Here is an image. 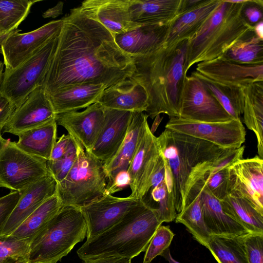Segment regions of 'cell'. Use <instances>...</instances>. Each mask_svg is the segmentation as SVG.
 Here are the masks:
<instances>
[{"mask_svg":"<svg viewBox=\"0 0 263 263\" xmlns=\"http://www.w3.org/2000/svg\"><path fill=\"white\" fill-rule=\"evenodd\" d=\"M220 0H202L179 14L168 25L164 47L176 46L192 38L213 14Z\"/></svg>","mask_w":263,"mask_h":263,"instance_id":"24","label":"cell"},{"mask_svg":"<svg viewBox=\"0 0 263 263\" xmlns=\"http://www.w3.org/2000/svg\"><path fill=\"white\" fill-rule=\"evenodd\" d=\"M72 137L69 134H63L59 137L53 147L51 157L48 161H55L62 157L67 152Z\"/></svg>","mask_w":263,"mask_h":263,"instance_id":"48","label":"cell"},{"mask_svg":"<svg viewBox=\"0 0 263 263\" xmlns=\"http://www.w3.org/2000/svg\"><path fill=\"white\" fill-rule=\"evenodd\" d=\"M175 220L176 223L183 224L194 238L206 248L211 236L204 222L202 203L198 193L189 197L185 208L177 215Z\"/></svg>","mask_w":263,"mask_h":263,"instance_id":"36","label":"cell"},{"mask_svg":"<svg viewBox=\"0 0 263 263\" xmlns=\"http://www.w3.org/2000/svg\"><path fill=\"white\" fill-rule=\"evenodd\" d=\"M157 139L172 173L174 206L178 214L184 209L191 190L229 149L166 128Z\"/></svg>","mask_w":263,"mask_h":263,"instance_id":"3","label":"cell"},{"mask_svg":"<svg viewBox=\"0 0 263 263\" xmlns=\"http://www.w3.org/2000/svg\"><path fill=\"white\" fill-rule=\"evenodd\" d=\"M253 31L256 35L263 40V21H260L253 26Z\"/></svg>","mask_w":263,"mask_h":263,"instance_id":"51","label":"cell"},{"mask_svg":"<svg viewBox=\"0 0 263 263\" xmlns=\"http://www.w3.org/2000/svg\"><path fill=\"white\" fill-rule=\"evenodd\" d=\"M220 2L199 31L186 42L184 71L196 63L216 59L253 30L242 14L245 3Z\"/></svg>","mask_w":263,"mask_h":263,"instance_id":"5","label":"cell"},{"mask_svg":"<svg viewBox=\"0 0 263 263\" xmlns=\"http://www.w3.org/2000/svg\"><path fill=\"white\" fill-rule=\"evenodd\" d=\"M130 0H87L81 9L97 20L114 35L122 34L139 26L141 23L132 21L129 13Z\"/></svg>","mask_w":263,"mask_h":263,"instance_id":"21","label":"cell"},{"mask_svg":"<svg viewBox=\"0 0 263 263\" xmlns=\"http://www.w3.org/2000/svg\"><path fill=\"white\" fill-rule=\"evenodd\" d=\"M130 183V177L127 170H122L118 172L113 177L112 180L107 183L106 193L114 194L121 191Z\"/></svg>","mask_w":263,"mask_h":263,"instance_id":"46","label":"cell"},{"mask_svg":"<svg viewBox=\"0 0 263 263\" xmlns=\"http://www.w3.org/2000/svg\"><path fill=\"white\" fill-rule=\"evenodd\" d=\"M4 138L2 137V134H1V131H0V146L2 143V141L3 140Z\"/></svg>","mask_w":263,"mask_h":263,"instance_id":"55","label":"cell"},{"mask_svg":"<svg viewBox=\"0 0 263 263\" xmlns=\"http://www.w3.org/2000/svg\"><path fill=\"white\" fill-rule=\"evenodd\" d=\"M242 14L247 22L252 26L260 21H262L263 1L247 0L242 9Z\"/></svg>","mask_w":263,"mask_h":263,"instance_id":"45","label":"cell"},{"mask_svg":"<svg viewBox=\"0 0 263 263\" xmlns=\"http://www.w3.org/2000/svg\"><path fill=\"white\" fill-rule=\"evenodd\" d=\"M220 57L239 64H263V40L258 38L253 30H251L234 43Z\"/></svg>","mask_w":263,"mask_h":263,"instance_id":"35","label":"cell"},{"mask_svg":"<svg viewBox=\"0 0 263 263\" xmlns=\"http://www.w3.org/2000/svg\"><path fill=\"white\" fill-rule=\"evenodd\" d=\"M198 193L202 203V215L211 236L243 237L250 233L223 210L220 201L205 187L204 179L190 192L187 198Z\"/></svg>","mask_w":263,"mask_h":263,"instance_id":"18","label":"cell"},{"mask_svg":"<svg viewBox=\"0 0 263 263\" xmlns=\"http://www.w3.org/2000/svg\"><path fill=\"white\" fill-rule=\"evenodd\" d=\"M55 116L48 95L40 86L33 90L15 109L4 127L3 132L17 136L55 119Z\"/></svg>","mask_w":263,"mask_h":263,"instance_id":"17","label":"cell"},{"mask_svg":"<svg viewBox=\"0 0 263 263\" xmlns=\"http://www.w3.org/2000/svg\"><path fill=\"white\" fill-rule=\"evenodd\" d=\"M31 242L0 234V263H29Z\"/></svg>","mask_w":263,"mask_h":263,"instance_id":"39","label":"cell"},{"mask_svg":"<svg viewBox=\"0 0 263 263\" xmlns=\"http://www.w3.org/2000/svg\"><path fill=\"white\" fill-rule=\"evenodd\" d=\"M165 128L206 141L224 149L241 147L246 135L240 119L208 123L172 117L166 123Z\"/></svg>","mask_w":263,"mask_h":263,"instance_id":"10","label":"cell"},{"mask_svg":"<svg viewBox=\"0 0 263 263\" xmlns=\"http://www.w3.org/2000/svg\"><path fill=\"white\" fill-rule=\"evenodd\" d=\"M161 256H163L168 263H180L173 258L169 248L166 249Z\"/></svg>","mask_w":263,"mask_h":263,"instance_id":"52","label":"cell"},{"mask_svg":"<svg viewBox=\"0 0 263 263\" xmlns=\"http://www.w3.org/2000/svg\"><path fill=\"white\" fill-rule=\"evenodd\" d=\"M98 102L105 108L143 112L148 106V97L141 84L128 78L105 89Z\"/></svg>","mask_w":263,"mask_h":263,"instance_id":"25","label":"cell"},{"mask_svg":"<svg viewBox=\"0 0 263 263\" xmlns=\"http://www.w3.org/2000/svg\"><path fill=\"white\" fill-rule=\"evenodd\" d=\"M64 3L62 2H59L54 7L49 8L45 11L42 16L44 18H55L63 14V8Z\"/></svg>","mask_w":263,"mask_h":263,"instance_id":"50","label":"cell"},{"mask_svg":"<svg viewBox=\"0 0 263 263\" xmlns=\"http://www.w3.org/2000/svg\"><path fill=\"white\" fill-rule=\"evenodd\" d=\"M16 146L31 155L49 160L57 141V124L53 119L19 134Z\"/></svg>","mask_w":263,"mask_h":263,"instance_id":"30","label":"cell"},{"mask_svg":"<svg viewBox=\"0 0 263 263\" xmlns=\"http://www.w3.org/2000/svg\"><path fill=\"white\" fill-rule=\"evenodd\" d=\"M243 90V122L255 134L258 156L263 159V81L250 84Z\"/></svg>","mask_w":263,"mask_h":263,"instance_id":"31","label":"cell"},{"mask_svg":"<svg viewBox=\"0 0 263 263\" xmlns=\"http://www.w3.org/2000/svg\"><path fill=\"white\" fill-rule=\"evenodd\" d=\"M105 108L97 102L82 111H70L56 114L57 125L64 127L68 134L89 152L102 127Z\"/></svg>","mask_w":263,"mask_h":263,"instance_id":"16","label":"cell"},{"mask_svg":"<svg viewBox=\"0 0 263 263\" xmlns=\"http://www.w3.org/2000/svg\"><path fill=\"white\" fill-rule=\"evenodd\" d=\"M210 172H209L204 177L205 187L214 196L221 200L229 193L228 167L212 174H211Z\"/></svg>","mask_w":263,"mask_h":263,"instance_id":"42","label":"cell"},{"mask_svg":"<svg viewBox=\"0 0 263 263\" xmlns=\"http://www.w3.org/2000/svg\"><path fill=\"white\" fill-rule=\"evenodd\" d=\"M186 42L170 47L164 46L148 55L131 57L135 70L130 78L141 84L148 95L145 111L148 117L154 119L161 114L170 118L179 116L187 76Z\"/></svg>","mask_w":263,"mask_h":263,"instance_id":"2","label":"cell"},{"mask_svg":"<svg viewBox=\"0 0 263 263\" xmlns=\"http://www.w3.org/2000/svg\"><path fill=\"white\" fill-rule=\"evenodd\" d=\"M59 35L14 69L4 70L0 92L18 108L35 88L42 86L57 47Z\"/></svg>","mask_w":263,"mask_h":263,"instance_id":"8","label":"cell"},{"mask_svg":"<svg viewBox=\"0 0 263 263\" xmlns=\"http://www.w3.org/2000/svg\"><path fill=\"white\" fill-rule=\"evenodd\" d=\"M62 19L51 21L28 32L16 30L0 44L5 68L14 69L33 55L53 37L59 35Z\"/></svg>","mask_w":263,"mask_h":263,"instance_id":"12","label":"cell"},{"mask_svg":"<svg viewBox=\"0 0 263 263\" xmlns=\"http://www.w3.org/2000/svg\"><path fill=\"white\" fill-rule=\"evenodd\" d=\"M242 241L249 263H263V234L250 233Z\"/></svg>","mask_w":263,"mask_h":263,"instance_id":"43","label":"cell"},{"mask_svg":"<svg viewBox=\"0 0 263 263\" xmlns=\"http://www.w3.org/2000/svg\"><path fill=\"white\" fill-rule=\"evenodd\" d=\"M200 122H221L233 119L212 96L202 81L194 75L186 76L179 116Z\"/></svg>","mask_w":263,"mask_h":263,"instance_id":"11","label":"cell"},{"mask_svg":"<svg viewBox=\"0 0 263 263\" xmlns=\"http://www.w3.org/2000/svg\"><path fill=\"white\" fill-rule=\"evenodd\" d=\"M50 173L47 161L4 139L0 146V187L21 192Z\"/></svg>","mask_w":263,"mask_h":263,"instance_id":"9","label":"cell"},{"mask_svg":"<svg viewBox=\"0 0 263 263\" xmlns=\"http://www.w3.org/2000/svg\"><path fill=\"white\" fill-rule=\"evenodd\" d=\"M4 64L3 62L0 61V85L2 80L3 74L4 70Z\"/></svg>","mask_w":263,"mask_h":263,"instance_id":"53","label":"cell"},{"mask_svg":"<svg viewBox=\"0 0 263 263\" xmlns=\"http://www.w3.org/2000/svg\"><path fill=\"white\" fill-rule=\"evenodd\" d=\"M86 234L80 208L62 207L31 242L29 263H57L82 241Z\"/></svg>","mask_w":263,"mask_h":263,"instance_id":"6","label":"cell"},{"mask_svg":"<svg viewBox=\"0 0 263 263\" xmlns=\"http://www.w3.org/2000/svg\"><path fill=\"white\" fill-rule=\"evenodd\" d=\"M77 145L76 140H72L65 154L55 161H47L48 168L57 183L61 182L73 166L77 157Z\"/></svg>","mask_w":263,"mask_h":263,"instance_id":"41","label":"cell"},{"mask_svg":"<svg viewBox=\"0 0 263 263\" xmlns=\"http://www.w3.org/2000/svg\"><path fill=\"white\" fill-rule=\"evenodd\" d=\"M168 25L141 23L136 28L115 35V42L130 57L148 55L164 46Z\"/></svg>","mask_w":263,"mask_h":263,"instance_id":"23","label":"cell"},{"mask_svg":"<svg viewBox=\"0 0 263 263\" xmlns=\"http://www.w3.org/2000/svg\"><path fill=\"white\" fill-rule=\"evenodd\" d=\"M40 0H0V32L5 35L17 29L30 13L31 7Z\"/></svg>","mask_w":263,"mask_h":263,"instance_id":"38","label":"cell"},{"mask_svg":"<svg viewBox=\"0 0 263 263\" xmlns=\"http://www.w3.org/2000/svg\"><path fill=\"white\" fill-rule=\"evenodd\" d=\"M206 248L218 263H249L242 237L212 236Z\"/></svg>","mask_w":263,"mask_h":263,"instance_id":"37","label":"cell"},{"mask_svg":"<svg viewBox=\"0 0 263 263\" xmlns=\"http://www.w3.org/2000/svg\"><path fill=\"white\" fill-rule=\"evenodd\" d=\"M162 223L143 202L106 231L86 241L77 253L82 260L107 257L132 259L144 252Z\"/></svg>","mask_w":263,"mask_h":263,"instance_id":"4","label":"cell"},{"mask_svg":"<svg viewBox=\"0 0 263 263\" xmlns=\"http://www.w3.org/2000/svg\"><path fill=\"white\" fill-rule=\"evenodd\" d=\"M57 183L49 173L21 192L20 199L0 234L10 235L43 202L56 193Z\"/></svg>","mask_w":263,"mask_h":263,"instance_id":"22","label":"cell"},{"mask_svg":"<svg viewBox=\"0 0 263 263\" xmlns=\"http://www.w3.org/2000/svg\"><path fill=\"white\" fill-rule=\"evenodd\" d=\"M148 116L143 112H133L127 132L115 156L103 163L107 183L119 171L127 170L137 148L141 133Z\"/></svg>","mask_w":263,"mask_h":263,"instance_id":"29","label":"cell"},{"mask_svg":"<svg viewBox=\"0 0 263 263\" xmlns=\"http://www.w3.org/2000/svg\"><path fill=\"white\" fill-rule=\"evenodd\" d=\"M62 207L61 200L56 193L43 202L10 235L31 242Z\"/></svg>","mask_w":263,"mask_h":263,"instance_id":"33","label":"cell"},{"mask_svg":"<svg viewBox=\"0 0 263 263\" xmlns=\"http://www.w3.org/2000/svg\"><path fill=\"white\" fill-rule=\"evenodd\" d=\"M196 71L214 81L243 88L254 82L263 81V64H239L220 56L197 63Z\"/></svg>","mask_w":263,"mask_h":263,"instance_id":"19","label":"cell"},{"mask_svg":"<svg viewBox=\"0 0 263 263\" xmlns=\"http://www.w3.org/2000/svg\"><path fill=\"white\" fill-rule=\"evenodd\" d=\"M131 259L125 257H107L83 260L82 263H130Z\"/></svg>","mask_w":263,"mask_h":263,"instance_id":"49","label":"cell"},{"mask_svg":"<svg viewBox=\"0 0 263 263\" xmlns=\"http://www.w3.org/2000/svg\"><path fill=\"white\" fill-rule=\"evenodd\" d=\"M141 200L155 213L162 223L175 219L177 214L174 200L167 190L164 179V165L161 154L147 189Z\"/></svg>","mask_w":263,"mask_h":263,"instance_id":"26","label":"cell"},{"mask_svg":"<svg viewBox=\"0 0 263 263\" xmlns=\"http://www.w3.org/2000/svg\"><path fill=\"white\" fill-rule=\"evenodd\" d=\"M229 192L243 198L263 213V159L241 158L228 167Z\"/></svg>","mask_w":263,"mask_h":263,"instance_id":"15","label":"cell"},{"mask_svg":"<svg viewBox=\"0 0 263 263\" xmlns=\"http://www.w3.org/2000/svg\"><path fill=\"white\" fill-rule=\"evenodd\" d=\"M20 196V192L12 191L0 198V231L16 205Z\"/></svg>","mask_w":263,"mask_h":263,"instance_id":"44","label":"cell"},{"mask_svg":"<svg viewBox=\"0 0 263 263\" xmlns=\"http://www.w3.org/2000/svg\"><path fill=\"white\" fill-rule=\"evenodd\" d=\"M142 203L141 200L129 196L120 197L106 193L80 207L87 226L86 240L110 228Z\"/></svg>","mask_w":263,"mask_h":263,"instance_id":"13","label":"cell"},{"mask_svg":"<svg viewBox=\"0 0 263 263\" xmlns=\"http://www.w3.org/2000/svg\"><path fill=\"white\" fill-rule=\"evenodd\" d=\"M62 19L57 47L41 86L48 96L83 83L107 88L132 77L135 70L132 58L97 20L80 7Z\"/></svg>","mask_w":263,"mask_h":263,"instance_id":"1","label":"cell"},{"mask_svg":"<svg viewBox=\"0 0 263 263\" xmlns=\"http://www.w3.org/2000/svg\"><path fill=\"white\" fill-rule=\"evenodd\" d=\"M182 0H130L129 13L138 23H170L180 11Z\"/></svg>","mask_w":263,"mask_h":263,"instance_id":"28","label":"cell"},{"mask_svg":"<svg viewBox=\"0 0 263 263\" xmlns=\"http://www.w3.org/2000/svg\"><path fill=\"white\" fill-rule=\"evenodd\" d=\"M174 235L168 226H159L145 251L143 263H151L156 257L161 255L169 248Z\"/></svg>","mask_w":263,"mask_h":263,"instance_id":"40","label":"cell"},{"mask_svg":"<svg viewBox=\"0 0 263 263\" xmlns=\"http://www.w3.org/2000/svg\"><path fill=\"white\" fill-rule=\"evenodd\" d=\"M133 114L130 111L105 108L102 127L89 153L103 163L111 159L125 137Z\"/></svg>","mask_w":263,"mask_h":263,"instance_id":"20","label":"cell"},{"mask_svg":"<svg viewBox=\"0 0 263 263\" xmlns=\"http://www.w3.org/2000/svg\"><path fill=\"white\" fill-rule=\"evenodd\" d=\"M106 88L101 84H79L66 87L48 96L56 115L87 108L98 102Z\"/></svg>","mask_w":263,"mask_h":263,"instance_id":"27","label":"cell"},{"mask_svg":"<svg viewBox=\"0 0 263 263\" xmlns=\"http://www.w3.org/2000/svg\"><path fill=\"white\" fill-rule=\"evenodd\" d=\"M15 109L13 103L0 92V131L8 122Z\"/></svg>","mask_w":263,"mask_h":263,"instance_id":"47","label":"cell"},{"mask_svg":"<svg viewBox=\"0 0 263 263\" xmlns=\"http://www.w3.org/2000/svg\"><path fill=\"white\" fill-rule=\"evenodd\" d=\"M0 53H1V48H0Z\"/></svg>","mask_w":263,"mask_h":263,"instance_id":"56","label":"cell"},{"mask_svg":"<svg viewBox=\"0 0 263 263\" xmlns=\"http://www.w3.org/2000/svg\"><path fill=\"white\" fill-rule=\"evenodd\" d=\"M191 73L202 81L212 96L232 118L240 119L244 106L243 88L214 81L196 71Z\"/></svg>","mask_w":263,"mask_h":263,"instance_id":"34","label":"cell"},{"mask_svg":"<svg viewBox=\"0 0 263 263\" xmlns=\"http://www.w3.org/2000/svg\"><path fill=\"white\" fill-rule=\"evenodd\" d=\"M220 201L224 212L250 233L263 234V213L249 202L232 192Z\"/></svg>","mask_w":263,"mask_h":263,"instance_id":"32","label":"cell"},{"mask_svg":"<svg viewBox=\"0 0 263 263\" xmlns=\"http://www.w3.org/2000/svg\"><path fill=\"white\" fill-rule=\"evenodd\" d=\"M160 156L157 137L146 120L127 170L130 177V197L141 200L143 197Z\"/></svg>","mask_w":263,"mask_h":263,"instance_id":"14","label":"cell"},{"mask_svg":"<svg viewBox=\"0 0 263 263\" xmlns=\"http://www.w3.org/2000/svg\"><path fill=\"white\" fill-rule=\"evenodd\" d=\"M7 35H5L0 32V44Z\"/></svg>","mask_w":263,"mask_h":263,"instance_id":"54","label":"cell"},{"mask_svg":"<svg viewBox=\"0 0 263 263\" xmlns=\"http://www.w3.org/2000/svg\"><path fill=\"white\" fill-rule=\"evenodd\" d=\"M76 141L74 163L66 177L57 185L56 193L62 207L80 208L106 194L107 178L103 163Z\"/></svg>","mask_w":263,"mask_h":263,"instance_id":"7","label":"cell"}]
</instances>
